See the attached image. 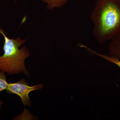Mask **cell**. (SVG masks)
<instances>
[{
	"instance_id": "cell-1",
	"label": "cell",
	"mask_w": 120,
	"mask_h": 120,
	"mask_svg": "<svg viewBox=\"0 0 120 120\" xmlns=\"http://www.w3.org/2000/svg\"><path fill=\"white\" fill-rule=\"evenodd\" d=\"M90 18L93 36L99 44H105L120 31V2L97 0Z\"/></svg>"
},
{
	"instance_id": "cell-2",
	"label": "cell",
	"mask_w": 120,
	"mask_h": 120,
	"mask_svg": "<svg viewBox=\"0 0 120 120\" xmlns=\"http://www.w3.org/2000/svg\"><path fill=\"white\" fill-rule=\"evenodd\" d=\"M0 34L4 38L3 46L4 54L0 56V70L8 75L23 73L26 75L29 73L25 66V61L30 56L29 50L25 46L19 49L26 39L20 38L16 39L9 38L6 36L4 31L0 28Z\"/></svg>"
},
{
	"instance_id": "cell-3",
	"label": "cell",
	"mask_w": 120,
	"mask_h": 120,
	"mask_svg": "<svg viewBox=\"0 0 120 120\" xmlns=\"http://www.w3.org/2000/svg\"><path fill=\"white\" fill-rule=\"evenodd\" d=\"M43 86L38 84L33 86H29L27 82L23 79L17 82L8 83L6 90L8 94H15L19 96L22 102L24 105L30 106V101L29 97V94L32 91L40 90Z\"/></svg>"
},
{
	"instance_id": "cell-4",
	"label": "cell",
	"mask_w": 120,
	"mask_h": 120,
	"mask_svg": "<svg viewBox=\"0 0 120 120\" xmlns=\"http://www.w3.org/2000/svg\"><path fill=\"white\" fill-rule=\"evenodd\" d=\"M109 54L112 58L120 60V31L110 40Z\"/></svg>"
},
{
	"instance_id": "cell-5",
	"label": "cell",
	"mask_w": 120,
	"mask_h": 120,
	"mask_svg": "<svg viewBox=\"0 0 120 120\" xmlns=\"http://www.w3.org/2000/svg\"><path fill=\"white\" fill-rule=\"evenodd\" d=\"M47 4V8L51 10L54 8H61L68 3V0H42Z\"/></svg>"
},
{
	"instance_id": "cell-6",
	"label": "cell",
	"mask_w": 120,
	"mask_h": 120,
	"mask_svg": "<svg viewBox=\"0 0 120 120\" xmlns=\"http://www.w3.org/2000/svg\"><path fill=\"white\" fill-rule=\"evenodd\" d=\"M8 83L7 81L5 72L0 71V93L4 90H7Z\"/></svg>"
},
{
	"instance_id": "cell-7",
	"label": "cell",
	"mask_w": 120,
	"mask_h": 120,
	"mask_svg": "<svg viewBox=\"0 0 120 120\" xmlns=\"http://www.w3.org/2000/svg\"><path fill=\"white\" fill-rule=\"evenodd\" d=\"M92 51V52H94L95 53L97 54V55H98L100 56L101 57H102L104 58L105 60H107V61H110V62H112V63H113V64H115L117 65L118 67H119L120 68V60H118V59H116L112 58L110 56H106L105 55H101V54L97 53L96 52H93V51Z\"/></svg>"
},
{
	"instance_id": "cell-8",
	"label": "cell",
	"mask_w": 120,
	"mask_h": 120,
	"mask_svg": "<svg viewBox=\"0 0 120 120\" xmlns=\"http://www.w3.org/2000/svg\"><path fill=\"white\" fill-rule=\"evenodd\" d=\"M2 103H3V102L0 100V109L1 107V106H2Z\"/></svg>"
},
{
	"instance_id": "cell-9",
	"label": "cell",
	"mask_w": 120,
	"mask_h": 120,
	"mask_svg": "<svg viewBox=\"0 0 120 120\" xmlns=\"http://www.w3.org/2000/svg\"><path fill=\"white\" fill-rule=\"evenodd\" d=\"M118 0L119 1V2H120V0Z\"/></svg>"
},
{
	"instance_id": "cell-10",
	"label": "cell",
	"mask_w": 120,
	"mask_h": 120,
	"mask_svg": "<svg viewBox=\"0 0 120 120\" xmlns=\"http://www.w3.org/2000/svg\"></svg>"
}]
</instances>
